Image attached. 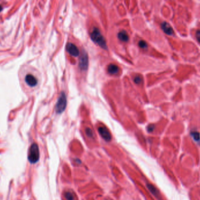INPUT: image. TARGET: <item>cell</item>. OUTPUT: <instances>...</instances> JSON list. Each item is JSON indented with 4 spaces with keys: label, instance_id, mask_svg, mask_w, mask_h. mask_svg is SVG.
Returning <instances> with one entry per match:
<instances>
[{
    "label": "cell",
    "instance_id": "obj_1",
    "mask_svg": "<svg viewBox=\"0 0 200 200\" xmlns=\"http://www.w3.org/2000/svg\"><path fill=\"white\" fill-rule=\"evenodd\" d=\"M91 38L94 42L104 49H106V45L104 37L101 35L100 31L97 28H94L91 34Z\"/></svg>",
    "mask_w": 200,
    "mask_h": 200
},
{
    "label": "cell",
    "instance_id": "obj_2",
    "mask_svg": "<svg viewBox=\"0 0 200 200\" xmlns=\"http://www.w3.org/2000/svg\"><path fill=\"white\" fill-rule=\"evenodd\" d=\"M39 159V150L38 146L36 143L30 146L28 153V160L30 163L35 164Z\"/></svg>",
    "mask_w": 200,
    "mask_h": 200
},
{
    "label": "cell",
    "instance_id": "obj_3",
    "mask_svg": "<svg viewBox=\"0 0 200 200\" xmlns=\"http://www.w3.org/2000/svg\"><path fill=\"white\" fill-rule=\"evenodd\" d=\"M67 105V99L64 92L60 94L57 102L56 105V112L57 113H61L66 109Z\"/></svg>",
    "mask_w": 200,
    "mask_h": 200
},
{
    "label": "cell",
    "instance_id": "obj_4",
    "mask_svg": "<svg viewBox=\"0 0 200 200\" xmlns=\"http://www.w3.org/2000/svg\"><path fill=\"white\" fill-rule=\"evenodd\" d=\"M98 133L101 135V136L104 138V139L106 142H110L111 140V134L110 131L108 130L105 127L101 126L98 129Z\"/></svg>",
    "mask_w": 200,
    "mask_h": 200
},
{
    "label": "cell",
    "instance_id": "obj_5",
    "mask_svg": "<svg viewBox=\"0 0 200 200\" xmlns=\"http://www.w3.org/2000/svg\"><path fill=\"white\" fill-rule=\"evenodd\" d=\"M88 65V58L87 53L83 51L80 58L79 66L82 71L87 70Z\"/></svg>",
    "mask_w": 200,
    "mask_h": 200
},
{
    "label": "cell",
    "instance_id": "obj_6",
    "mask_svg": "<svg viewBox=\"0 0 200 200\" xmlns=\"http://www.w3.org/2000/svg\"><path fill=\"white\" fill-rule=\"evenodd\" d=\"M67 52L72 56H78L79 55V50L77 48L75 45H74L73 43H69L67 45L66 47Z\"/></svg>",
    "mask_w": 200,
    "mask_h": 200
},
{
    "label": "cell",
    "instance_id": "obj_7",
    "mask_svg": "<svg viewBox=\"0 0 200 200\" xmlns=\"http://www.w3.org/2000/svg\"><path fill=\"white\" fill-rule=\"evenodd\" d=\"M25 81L26 83L29 86H31V87L35 86L38 83L37 79L35 78V77L32 75H30V74L27 75L25 76Z\"/></svg>",
    "mask_w": 200,
    "mask_h": 200
},
{
    "label": "cell",
    "instance_id": "obj_8",
    "mask_svg": "<svg viewBox=\"0 0 200 200\" xmlns=\"http://www.w3.org/2000/svg\"><path fill=\"white\" fill-rule=\"evenodd\" d=\"M146 187L149 190V191L154 196H155L157 199H158L159 200L161 199L160 193H159V191L158 190V189L155 186H153L152 184L147 183V184H146Z\"/></svg>",
    "mask_w": 200,
    "mask_h": 200
},
{
    "label": "cell",
    "instance_id": "obj_9",
    "mask_svg": "<svg viewBox=\"0 0 200 200\" xmlns=\"http://www.w3.org/2000/svg\"><path fill=\"white\" fill-rule=\"evenodd\" d=\"M161 27H162V29H163V31L164 32V33H166V34L169 35H173V34L174 33L173 29L172 28V26L169 25V24H168L167 22H163L161 25Z\"/></svg>",
    "mask_w": 200,
    "mask_h": 200
},
{
    "label": "cell",
    "instance_id": "obj_10",
    "mask_svg": "<svg viewBox=\"0 0 200 200\" xmlns=\"http://www.w3.org/2000/svg\"><path fill=\"white\" fill-rule=\"evenodd\" d=\"M118 37L121 41L124 42H127L129 39L128 35L125 31H121V32H119L118 35Z\"/></svg>",
    "mask_w": 200,
    "mask_h": 200
},
{
    "label": "cell",
    "instance_id": "obj_11",
    "mask_svg": "<svg viewBox=\"0 0 200 200\" xmlns=\"http://www.w3.org/2000/svg\"><path fill=\"white\" fill-rule=\"evenodd\" d=\"M119 68L118 67L114 64H110L108 67V72L110 74L114 75L118 72Z\"/></svg>",
    "mask_w": 200,
    "mask_h": 200
},
{
    "label": "cell",
    "instance_id": "obj_12",
    "mask_svg": "<svg viewBox=\"0 0 200 200\" xmlns=\"http://www.w3.org/2000/svg\"><path fill=\"white\" fill-rule=\"evenodd\" d=\"M64 197L67 200H74V196L73 194L70 191H66L64 193Z\"/></svg>",
    "mask_w": 200,
    "mask_h": 200
},
{
    "label": "cell",
    "instance_id": "obj_13",
    "mask_svg": "<svg viewBox=\"0 0 200 200\" xmlns=\"http://www.w3.org/2000/svg\"><path fill=\"white\" fill-rule=\"evenodd\" d=\"M191 135L192 136L193 138L195 141H198L200 139V135L199 133L197 132H191Z\"/></svg>",
    "mask_w": 200,
    "mask_h": 200
},
{
    "label": "cell",
    "instance_id": "obj_14",
    "mask_svg": "<svg viewBox=\"0 0 200 200\" xmlns=\"http://www.w3.org/2000/svg\"><path fill=\"white\" fill-rule=\"evenodd\" d=\"M86 134L88 137H93L94 136V133L92 131V130L90 128H86Z\"/></svg>",
    "mask_w": 200,
    "mask_h": 200
},
{
    "label": "cell",
    "instance_id": "obj_15",
    "mask_svg": "<svg viewBox=\"0 0 200 200\" xmlns=\"http://www.w3.org/2000/svg\"><path fill=\"white\" fill-rule=\"evenodd\" d=\"M139 47L141 48H143V49H145V48H147V45L146 43V42L144 41H139Z\"/></svg>",
    "mask_w": 200,
    "mask_h": 200
},
{
    "label": "cell",
    "instance_id": "obj_16",
    "mask_svg": "<svg viewBox=\"0 0 200 200\" xmlns=\"http://www.w3.org/2000/svg\"><path fill=\"white\" fill-rule=\"evenodd\" d=\"M134 82L136 84H140L142 82V78L139 76H137L134 78Z\"/></svg>",
    "mask_w": 200,
    "mask_h": 200
},
{
    "label": "cell",
    "instance_id": "obj_17",
    "mask_svg": "<svg viewBox=\"0 0 200 200\" xmlns=\"http://www.w3.org/2000/svg\"><path fill=\"white\" fill-rule=\"evenodd\" d=\"M195 36L197 41L200 43V30L197 31V32L195 33Z\"/></svg>",
    "mask_w": 200,
    "mask_h": 200
},
{
    "label": "cell",
    "instance_id": "obj_18",
    "mask_svg": "<svg viewBox=\"0 0 200 200\" xmlns=\"http://www.w3.org/2000/svg\"><path fill=\"white\" fill-rule=\"evenodd\" d=\"M154 129H155V126L154 125H149L148 127H147V131L149 132H152L154 130Z\"/></svg>",
    "mask_w": 200,
    "mask_h": 200
},
{
    "label": "cell",
    "instance_id": "obj_19",
    "mask_svg": "<svg viewBox=\"0 0 200 200\" xmlns=\"http://www.w3.org/2000/svg\"><path fill=\"white\" fill-rule=\"evenodd\" d=\"M2 9H3V8H2V7L1 5H0V12L2 11Z\"/></svg>",
    "mask_w": 200,
    "mask_h": 200
}]
</instances>
